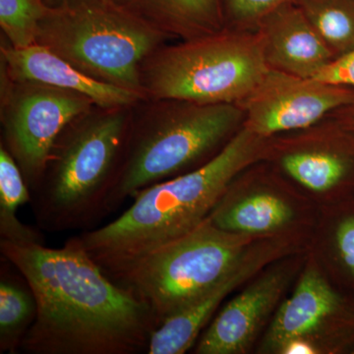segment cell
Returning a JSON list of instances; mask_svg holds the SVG:
<instances>
[{
  "instance_id": "obj_19",
  "label": "cell",
  "mask_w": 354,
  "mask_h": 354,
  "mask_svg": "<svg viewBox=\"0 0 354 354\" xmlns=\"http://www.w3.org/2000/svg\"><path fill=\"white\" fill-rule=\"evenodd\" d=\"M283 165L295 180L316 192L337 187L353 171L348 158L325 152L291 153L283 158Z\"/></svg>"
},
{
  "instance_id": "obj_4",
  "label": "cell",
  "mask_w": 354,
  "mask_h": 354,
  "mask_svg": "<svg viewBox=\"0 0 354 354\" xmlns=\"http://www.w3.org/2000/svg\"><path fill=\"white\" fill-rule=\"evenodd\" d=\"M133 114L124 156L106 204V215L140 191L201 167L216 155L241 120L234 104L147 101Z\"/></svg>"
},
{
  "instance_id": "obj_8",
  "label": "cell",
  "mask_w": 354,
  "mask_h": 354,
  "mask_svg": "<svg viewBox=\"0 0 354 354\" xmlns=\"http://www.w3.org/2000/svg\"><path fill=\"white\" fill-rule=\"evenodd\" d=\"M95 106L86 95L44 84L11 80L1 72V144L19 165L31 192L44 176L59 135Z\"/></svg>"
},
{
  "instance_id": "obj_2",
  "label": "cell",
  "mask_w": 354,
  "mask_h": 354,
  "mask_svg": "<svg viewBox=\"0 0 354 354\" xmlns=\"http://www.w3.org/2000/svg\"><path fill=\"white\" fill-rule=\"evenodd\" d=\"M263 138L245 127L201 167L140 191L116 220L78 235L88 255L109 272L194 230L257 160Z\"/></svg>"
},
{
  "instance_id": "obj_27",
  "label": "cell",
  "mask_w": 354,
  "mask_h": 354,
  "mask_svg": "<svg viewBox=\"0 0 354 354\" xmlns=\"http://www.w3.org/2000/svg\"><path fill=\"white\" fill-rule=\"evenodd\" d=\"M353 353H354V348H353Z\"/></svg>"
},
{
  "instance_id": "obj_17",
  "label": "cell",
  "mask_w": 354,
  "mask_h": 354,
  "mask_svg": "<svg viewBox=\"0 0 354 354\" xmlns=\"http://www.w3.org/2000/svg\"><path fill=\"white\" fill-rule=\"evenodd\" d=\"M292 216V209L283 200L266 193L251 195L230 206L218 205L209 215L221 230L250 235L272 232Z\"/></svg>"
},
{
  "instance_id": "obj_11",
  "label": "cell",
  "mask_w": 354,
  "mask_h": 354,
  "mask_svg": "<svg viewBox=\"0 0 354 354\" xmlns=\"http://www.w3.org/2000/svg\"><path fill=\"white\" fill-rule=\"evenodd\" d=\"M281 246L250 248L230 274L215 288L177 311L153 332L147 354L187 353L208 324L218 305L237 286L254 276L263 266L274 259Z\"/></svg>"
},
{
  "instance_id": "obj_25",
  "label": "cell",
  "mask_w": 354,
  "mask_h": 354,
  "mask_svg": "<svg viewBox=\"0 0 354 354\" xmlns=\"http://www.w3.org/2000/svg\"><path fill=\"white\" fill-rule=\"evenodd\" d=\"M281 353L283 354H315L318 353L315 346L305 341L304 337H297L286 342Z\"/></svg>"
},
{
  "instance_id": "obj_15",
  "label": "cell",
  "mask_w": 354,
  "mask_h": 354,
  "mask_svg": "<svg viewBox=\"0 0 354 354\" xmlns=\"http://www.w3.org/2000/svg\"><path fill=\"white\" fill-rule=\"evenodd\" d=\"M158 30L187 39L215 32L218 0H113Z\"/></svg>"
},
{
  "instance_id": "obj_1",
  "label": "cell",
  "mask_w": 354,
  "mask_h": 354,
  "mask_svg": "<svg viewBox=\"0 0 354 354\" xmlns=\"http://www.w3.org/2000/svg\"><path fill=\"white\" fill-rule=\"evenodd\" d=\"M0 251L25 277L36 297V320L20 351L147 353L158 328L152 311L109 278L78 235L60 248L0 241Z\"/></svg>"
},
{
  "instance_id": "obj_22",
  "label": "cell",
  "mask_w": 354,
  "mask_h": 354,
  "mask_svg": "<svg viewBox=\"0 0 354 354\" xmlns=\"http://www.w3.org/2000/svg\"><path fill=\"white\" fill-rule=\"evenodd\" d=\"M334 232L335 252L342 274L354 286V209L342 214Z\"/></svg>"
},
{
  "instance_id": "obj_26",
  "label": "cell",
  "mask_w": 354,
  "mask_h": 354,
  "mask_svg": "<svg viewBox=\"0 0 354 354\" xmlns=\"http://www.w3.org/2000/svg\"><path fill=\"white\" fill-rule=\"evenodd\" d=\"M44 1H46L48 6H55L59 3V2H62V0H44Z\"/></svg>"
},
{
  "instance_id": "obj_6",
  "label": "cell",
  "mask_w": 354,
  "mask_h": 354,
  "mask_svg": "<svg viewBox=\"0 0 354 354\" xmlns=\"http://www.w3.org/2000/svg\"><path fill=\"white\" fill-rule=\"evenodd\" d=\"M254 239L221 230L209 216L188 234L104 272L144 302L160 327L220 283L248 252Z\"/></svg>"
},
{
  "instance_id": "obj_14",
  "label": "cell",
  "mask_w": 354,
  "mask_h": 354,
  "mask_svg": "<svg viewBox=\"0 0 354 354\" xmlns=\"http://www.w3.org/2000/svg\"><path fill=\"white\" fill-rule=\"evenodd\" d=\"M260 41L268 64L300 78L311 79L333 60L328 44L299 11L274 14Z\"/></svg>"
},
{
  "instance_id": "obj_3",
  "label": "cell",
  "mask_w": 354,
  "mask_h": 354,
  "mask_svg": "<svg viewBox=\"0 0 354 354\" xmlns=\"http://www.w3.org/2000/svg\"><path fill=\"white\" fill-rule=\"evenodd\" d=\"M132 109L95 106L59 135L31 192L39 230L51 234L88 230L108 216L106 204L124 156Z\"/></svg>"
},
{
  "instance_id": "obj_12",
  "label": "cell",
  "mask_w": 354,
  "mask_h": 354,
  "mask_svg": "<svg viewBox=\"0 0 354 354\" xmlns=\"http://www.w3.org/2000/svg\"><path fill=\"white\" fill-rule=\"evenodd\" d=\"M286 274H266L225 305L208 330L200 337L197 354L245 353L266 317L285 290Z\"/></svg>"
},
{
  "instance_id": "obj_20",
  "label": "cell",
  "mask_w": 354,
  "mask_h": 354,
  "mask_svg": "<svg viewBox=\"0 0 354 354\" xmlns=\"http://www.w3.org/2000/svg\"><path fill=\"white\" fill-rule=\"evenodd\" d=\"M306 17L328 46L341 50L354 48V10L349 4L342 0H309Z\"/></svg>"
},
{
  "instance_id": "obj_10",
  "label": "cell",
  "mask_w": 354,
  "mask_h": 354,
  "mask_svg": "<svg viewBox=\"0 0 354 354\" xmlns=\"http://www.w3.org/2000/svg\"><path fill=\"white\" fill-rule=\"evenodd\" d=\"M1 72L14 81H30L86 95L101 109L134 108L146 102L143 95L95 80L64 58L36 44L14 48L2 44Z\"/></svg>"
},
{
  "instance_id": "obj_13",
  "label": "cell",
  "mask_w": 354,
  "mask_h": 354,
  "mask_svg": "<svg viewBox=\"0 0 354 354\" xmlns=\"http://www.w3.org/2000/svg\"><path fill=\"white\" fill-rule=\"evenodd\" d=\"M333 317L354 324V305L349 306L348 299L327 279L310 269L274 316L268 334V344L281 351L286 342L304 337Z\"/></svg>"
},
{
  "instance_id": "obj_7",
  "label": "cell",
  "mask_w": 354,
  "mask_h": 354,
  "mask_svg": "<svg viewBox=\"0 0 354 354\" xmlns=\"http://www.w3.org/2000/svg\"><path fill=\"white\" fill-rule=\"evenodd\" d=\"M260 39L212 34L160 46L140 68L147 101L234 104L249 97L270 72Z\"/></svg>"
},
{
  "instance_id": "obj_5",
  "label": "cell",
  "mask_w": 354,
  "mask_h": 354,
  "mask_svg": "<svg viewBox=\"0 0 354 354\" xmlns=\"http://www.w3.org/2000/svg\"><path fill=\"white\" fill-rule=\"evenodd\" d=\"M167 37L113 0H62L48 7L37 44L95 80L143 95L141 65Z\"/></svg>"
},
{
  "instance_id": "obj_9",
  "label": "cell",
  "mask_w": 354,
  "mask_h": 354,
  "mask_svg": "<svg viewBox=\"0 0 354 354\" xmlns=\"http://www.w3.org/2000/svg\"><path fill=\"white\" fill-rule=\"evenodd\" d=\"M246 127L261 137L311 127L333 109L354 102V93L270 70L249 95Z\"/></svg>"
},
{
  "instance_id": "obj_18",
  "label": "cell",
  "mask_w": 354,
  "mask_h": 354,
  "mask_svg": "<svg viewBox=\"0 0 354 354\" xmlns=\"http://www.w3.org/2000/svg\"><path fill=\"white\" fill-rule=\"evenodd\" d=\"M31 191L19 165L3 145H0V241L16 245L44 244L39 230L25 225L17 211L31 202Z\"/></svg>"
},
{
  "instance_id": "obj_16",
  "label": "cell",
  "mask_w": 354,
  "mask_h": 354,
  "mask_svg": "<svg viewBox=\"0 0 354 354\" xmlns=\"http://www.w3.org/2000/svg\"><path fill=\"white\" fill-rule=\"evenodd\" d=\"M0 267V353L14 354L20 353L38 309L31 286L15 266L1 257Z\"/></svg>"
},
{
  "instance_id": "obj_23",
  "label": "cell",
  "mask_w": 354,
  "mask_h": 354,
  "mask_svg": "<svg viewBox=\"0 0 354 354\" xmlns=\"http://www.w3.org/2000/svg\"><path fill=\"white\" fill-rule=\"evenodd\" d=\"M311 79L337 87L354 88V48L325 65Z\"/></svg>"
},
{
  "instance_id": "obj_21",
  "label": "cell",
  "mask_w": 354,
  "mask_h": 354,
  "mask_svg": "<svg viewBox=\"0 0 354 354\" xmlns=\"http://www.w3.org/2000/svg\"><path fill=\"white\" fill-rule=\"evenodd\" d=\"M48 7L44 0H0V28L9 46L25 48L36 44Z\"/></svg>"
},
{
  "instance_id": "obj_24",
  "label": "cell",
  "mask_w": 354,
  "mask_h": 354,
  "mask_svg": "<svg viewBox=\"0 0 354 354\" xmlns=\"http://www.w3.org/2000/svg\"><path fill=\"white\" fill-rule=\"evenodd\" d=\"M283 1V0H230L234 12L247 17L267 12Z\"/></svg>"
}]
</instances>
